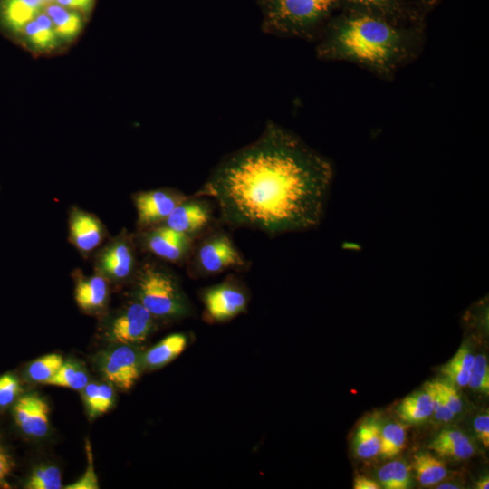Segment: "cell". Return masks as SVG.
<instances>
[{
  "label": "cell",
  "mask_w": 489,
  "mask_h": 489,
  "mask_svg": "<svg viewBox=\"0 0 489 489\" xmlns=\"http://www.w3.org/2000/svg\"><path fill=\"white\" fill-rule=\"evenodd\" d=\"M441 371L455 385L464 387L466 386L468 383L470 370L465 369L464 368L447 362L441 368Z\"/></svg>",
  "instance_id": "d590c367"
},
{
  "label": "cell",
  "mask_w": 489,
  "mask_h": 489,
  "mask_svg": "<svg viewBox=\"0 0 489 489\" xmlns=\"http://www.w3.org/2000/svg\"><path fill=\"white\" fill-rule=\"evenodd\" d=\"M20 392L21 385L14 375L6 373L0 376V408L14 404Z\"/></svg>",
  "instance_id": "4dcf8cb0"
},
{
  "label": "cell",
  "mask_w": 489,
  "mask_h": 489,
  "mask_svg": "<svg viewBox=\"0 0 489 489\" xmlns=\"http://www.w3.org/2000/svg\"><path fill=\"white\" fill-rule=\"evenodd\" d=\"M476 488L478 489H488L489 488V477L484 476L480 480H478L475 484Z\"/></svg>",
  "instance_id": "ee69618b"
},
{
  "label": "cell",
  "mask_w": 489,
  "mask_h": 489,
  "mask_svg": "<svg viewBox=\"0 0 489 489\" xmlns=\"http://www.w3.org/2000/svg\"><path fill=\"white\" fill-rule=\"evenodd\" d=\"M42 1H43V3L44 6H45L46 5H48V4H51V3L54 2V0H42Z\"/></svg>",
  "instance_id": "bcb514c9"
},
{
  "label": "cell",
  "mask_w": 489,
  "mask_h": 489,
  "mask_svg": "<svg viewBox=\"0 0 489 489\" xmlns=\"http://www.w3.org/2000/svg\"><path fill=\"white\" fill-rule=\"evenodd\" d=\"M441 457H448L455 460H464L471 457L475 453V447L470 439L465 436L461 440L438 448L434 451Z\"/></svg>",
  "instance_id": "1f68e13d"
},
{
  "label": "cell",
  "mask_w": 489,
  "mask_h": 489,
  "mask_svg": "<svg viewBox=\"0 0 489 489\" xmlns=\"http://www.w3.org/2000/svg\"><path fill=\"white\" fill-rule=\"evenodd\" d=\"M467 385L478 392L489 393V366L484 354L475 356Z\"/></svg>",
  "instance_id": "f546056e"
},
{
  "label": "cell",
  "mask_w": 489,
  "mask_h": 489,
  "mask_svg": "<svg viewBox=\"0 0 489 489\" xmlns=\"http://www.w3.org/2000/svg\"><path fill=\"white\" fill-rule=\"evenodd\" d=\"M436 488L438 489H455V488H459V486H457V484H439L438 486H436Z\"/></svg>",
  "instance_id": "f6af8a7d"
},
{
  "label": "cell",
  "mask_w": 489,
  "mask_h": 489,
  "mask_svg": "<svg viewBox=\"0 0 489 489\" xmlns=\"http://www.w3.org/2000/svg\"><path fill=\"white\" fill-rule=\"evenodd\" d=\"M50 408L36 394L20 397L13 407V416L20 430L30 436L43 437L49 430Z\"/></svg>",
  "instance_id": "9a60e30c"
},
{
  "label": "cell",
  "mask_w": 489,
  "mask_h": 489,
  "mask_svg": "<svg viewBox=\"0 0 489 489\" xmlns=\"http://www.w3.org/2000/svg\"><path fill=\"white\" fill-rule=\"evenodd\" d=\"M332 177L325 157L269 122L257 139L223 158L195 195L215 201L228 225L275 235L319 224Z\"/></svg>",
  "instance_id": "6da1fadb"
},
{
  "label": "cell",
  "mask_w": 489,
  "mask_h": 489,
  "mask_svg": "<svg viewBox=\"0 0 489 489\" xmlns=\"http://www.w3.org/2000/svg\"><path fill=\"white\" fill-rule=\"evenodd\" d=\"M43 11L50 17L61 42L68 43L74 40L84 26L83 14L55 2L46 5Z\"/></svg>",
  "instance_id": "d6986e66"
},
{
  "label": "cell",
  "mask_w": 489,
  "mask_h": 489,
  "mask_svg": "<svg viewBox=\"0 0 489 489\" xmlns=\"http://www.w3.org/2000/svg\"><path fill=\"white\" fill-rule=\"evenodd\" d=\"M412 465L417 480L423 485L436 484L447 474L444 463L429 453L416 454L413 456Z\"/></svg>",
  "instance_id": "603a6c76"
},
{
  "label": "cell",
  "mask_w": 489,
  "mask_h": 489,
  "mask_svg": "<svg viewBox=\"0 0 489 489\" xmlns=\"http://www.w3.org/2000/svg\"><path fill=\"white\" fill-rule=\"evenodd\" d=\"M142 355L133 345L115 344L100 356L99 369L103 377L122 390H129L140 376Z\"/></svg>",
  "instance_id": "30bf717a"
},
{
  "label": "cell",
  "mask_w": 489,
  "mask_h": 489,
  "mask_svg": "<svg viewBox=\"0 0 489 489\" xmlns=\"http://www.w3.org/2000/svg\"><path fill=\"white\" fill-rule=\"evenodd\" d=\"M54 2L66 8L77 11L86 17L92 11L96 0H54Z\"/></svg>",
  "instance_id": "f35d334b"
},
{
  "label": "cell",
  "mask_w": 489,
  "mask_h": 489,
  "mask_svg": "<svg viewBox=\"0 0 489 489\" xmlns=\"http://www.w3.org/2000/svg\"><path fill=\"white\" fill-rule=\"evenodd\" d=\"M157 320L133 299L104 321L106 338L114 344L138 345L144 342L156 327Z\"/></svg>",
  "instance_id": "52a82bcc"
},
{
  "label": "cell",
  "mask_w": 489,
  "mask_h": 489,
  "mask_svg": "<svg viewBox=\"0 0 489 489\" xmlns=\"http://www.w3.org/2000/svg\"><path fill=\"white\" fill-rule=\"evenodd\" d=\"M206 317L216 322L231 320L244 312L248 303L247 293L235 278L207 287L202 292Z\"/></svg>",
  "instance_id": "8fae6325"
},
{
  "label": "cell",
  "mask_w": 489,
  "mask_h": 489,
  "mask_svg": "<svg viewBox=\"0 0 489 489\" xmlns=\"http://www.w3.org/2000/svg\"><path fill=\"white\" fill-rule=\"evenodd\" d=\"M354 447L356 454L361 458H371L379 453L380 430L371 421L362 423L355 435Z\"/></svg>",
  "instance_id": "d4e9b609"
},
{
  "label": "cell",
  "mask_w": 489,
  "mask_h": 489,
  "mask_svg": "<svg viewBox=\"0 0 489 489\" xmlns=\"http://www.w3.org/2000/svg\"><path fill=\"white\" fill-rule=\"evenodd\" d=\"M341 9L368 12L406 22H425V12L413 0H340Z\"/></svg>",
  "instance_id": "2e32d148"
},
{
  "label": "cell",
  "mask_w": 489,
  "mask_h": 489,
  "mask_svg": "<svg viewBox=\"0 0 489 489\" xmlns=\"http://www.w3.org/2000/svg\"><path fill=\"white\" fill-rule=\"evenodd\" d=\"M188 196L169 187L142 190L132 195L136 225L141 231L165 222L175 207Z\"/></svg>",
  "instance_id": "9c48e42d"
},
{
  "label": "cell",
  "mask_w": 489,
  "mask_h": 489,
  "mask_svg": "<svg viewBox=\"0 0 489 489\" xmlns=\"http://www.w3.org/2000/svg\"><path fill=\"white\" fill-rule=\"evenodd\" d=\"M425 26V22L340 9L317 37L316 55L324 61L350 62L390 80L420 54Z\"/></svg>",
  "instance_id": "7a4b0ae2"
},
{
  "label": "cell",
  "mask_w": 489,
  "mask_h": 489,
  "mask_svg": "<svg viewBox=\"0 0 489 489\" xmlns=\"http://www.w3.org/2000/svg\"><path fill=\"white\" fill-rule=\"evenodd\" d=\"M353 488L354 489H379L380 486L376 481L370 478H368L362 475H358L354 479Z\"/></svg>",
  "instance_id": "b9f144b4"
},
{
  "label": "cell",
  "mask_w": 489,
  "mask_h": 489,
  "mask_svg": "<svg viewBox=\"0 0 489 489\" xmlns=\"http://www.w3.org/2000/svg\"><path fill=\"white\" fill-rule=\"evenodd\" d=\"M62 487V474L55 465H43L37 466L28 477L27 489H60Z\"/></svg>",
  "instance_id": "f1b7e54d"
},
{
  "label": "cell",
  "mask_w": 489,
  "mask_h": 489,
  "mask_svg": "<svg viewBox=\"0 0 489 489\" xmlns=\"http://www.w3.org/2000/svg\"><path fill=\"white\" fill-rule=\"evenodd\" d=\"M74 300L85 313L101 314L107 308L110 283L101 274L85 275L80 269L72 272Z\"/></svg>",
  "instance_id": "5bb4252c"
},
{
  "label": "cell",
  "mask_w": 489,
  "mask_h": 489,
  "mask_svg": "<svg viewBox=\"0 0 489 489\" xmlns=\"http://www.w3.org/2000/svg\"><path fill=\"white\" fill-rule=\"evenodd\" d=\"M189 268L194 275H216L228 269L244 268L245 260L228 234L222 230L206 232L193 244Z\"/></svg>",
  "instance_id": "8992f818"
},
{
  "label": "cell",
  "mask_w": 489,
  "mask_h": 489,
  "mask_svg": "<svg viewBox=\"0 0 489 489\" xmlns=\"http://www.w3.org/2000/svg\"><path fill=\"white\" fill-rule=\"evenodd\" d=\"M465 436V435L459 430H443L436 437H435L428 447L435 451L438 448L452 445Z\"/></svg>",
  "instance_id": "8d00e7d4"
},
{
  "label": "cell",
  "mask_w": 489,
  "mask_h": 489,
  "mask_svg": "<svg viewBox=\"0 0 489 489\" xmlns=\"http://www.w3.org/2000/svg\"><path fill=\"white\" fill-rule=\"evenodd\" d=\"M88 451V466L84 475L75 483L66 486L67 489H97L99 488L97 476L94 472L93 459L90 447Z\"/></svg>",
  "instance_id": "e575fe53"
},
{
  "label": "cell",
  "mask_w": 489,
  "mask_h": 489,
  "mask_svg": "<svg viewBox=\"0 0 489 489\" xmlns=\"http://www.w3.org/2000/svg\"><path fill=\"white\" fill-rule=\"evenodd\" d=\"M43 8L42 0H0V29L16 38Z\"/></svg>",
  "instance_id": "e0dca14e"
},
{
  "label": "cell",
  "mask_w": 489,
  "mask_h": 489,
  "mask_svg": "<svg viewBox=\"0 0 489 489\" xmlns=\"http://www.w3.org/2000/svg\"><path fill=\"white\" fill-rule=\"evenodd\" d=\"M187 338L183 333L171 334L142 355L143 367L159 369L176 359L186 348Z\"/></svg>",
  "instance_id": "ffe728a7"
},
{
  "label": "cell",
  "mask_w": 489,
  "mask_h": 489,
  "mask_svg": "<svg viewBox=\"0 0 489 489\" xmlns=\"http://www.w3.org/2000/svg\"><path fill=\"white\" fill-rule=\"evenodd\" d=\"M400 418L409 423L422 422L433 414L431 398L426 389L407 396L398 407Z\"/></svg>",
  "instance_id": "7402d4cb"
},
{
  "label": "cell",
  "mask_w": 489,
  "mask_h": 489,
  "mask_svg": "<svg viewBox=\"0 0 489 489\" xmlns=\"http://www.w3.org/2000/svg\"><path fill=\"white\" fill-rule=\"evenodd\" d=\"M89 383L85 369L75 361H63L57 373L46 383L73 390H82Z\"/></svg>",
  "instance_id": "cb8c5ba5"
},
{
  "label": "cell",
  "mask_w": 489,
  "mask_h": 489,
  "mask_svg": "<svg viewBox=\"0 0 489 489\" xmlns=\"http://www.w3.org/2000/svg\"><path fill=\"white\" fill-rule=\"evenodd\" d=\"M380 484L386 489H406L410 485L409 468L400 460L383 465L378 473Z\"/></svg>",
  "instance_id": "484cf974"
},
{
  "label": "cell",
  "mask_w": 489,
  "mask_h": 489,
  "mask_svg": "<svg viewBox=\"0 0 489 489\" xmlns=\"http://www.w3.org/2000/svg\"><path fill=\"white\" fill-rule=\"evenodd\" d=\"M405 427L399 423H388L380 431L379 454L385 458L394 457L404 447Z\"/></svg>",
  "instance_id": "83f0119b"
},
{
  "label": "cell",
  "mask_w": 489,
  "mask_h": 489,
  "mask_svg": "<svg viewBox=\"0 0 489 489\" xmlns=\"http://www.w3.org/2000/svg\"><path fill=\"white\" fill-rule=\"evenodd\" d=\"M135 235L122 229L92 254L94 273L103 276L110 284L131 283L140 260Z\"/></svg>",
  "instance_id": "5b68a950"
},
{
  "label": "cell",
  "mask_w": 489,
  "mask_h": 489,
  "mask_svg": "<svg viewBox=\"0 0 489 489\" xmlns=\"http://www.w3.org/2000/svg\"><path fill=\"white\" fill-rule=\"evenodd\" d=\"M14 468V461L12 456L0 443V486L6 485V480L11 475Z\"/></svg>",
  "instance_id": "ab89813d"
},
{
  "label": "cell",
  "mask_w": 489,
  "mask_h": 489,
  "mask_svg": "<svg viewBox=\"0 0 489 489\" xmlns=\"http://www.w3.org/2000/svg\"><path fill=\"white\" fill-rule=\"evenodd\" d=\"M139 250L164 262L181 264L187 262L194 238L178 233L161 224L135 234Z\"/></svg>",
  "instance_id": "ba28073f"
},
{
  "label": "cell",
  "mask_w": 489,
  "mask_h": 489,
  "mask_svg": "<svg viewBox=\"0 0 489 489\" xmlns=\"http://www.w3.org/2000/svg\"><path fill=\"white\" fill-rule=\"evenodd\" d=\"M474 429L478 439L485 448H489V414L488 411L477 416L474 420Z\"/></svg>",
  "instance_id": "74e56055"
},
{
  "label": "cell",
  "mask_w": 489,
  "mask_h": 489,
  "mask_svg": "<svg viewBox=\"0 0 489 489\" xmlns=\"http://www.w3.org/2000/svg\"><path fill=\"white\" fill-rule=\"evenodd\" d=\"M16 39L37 53L52 52L61 43L50 17L43 10L23 28Z\"/></svg>",
  "instance_id": "ac0fdd59"
},
{
  "label": "cell",
  "mask_w": 489,
  "mask_h": 489,
  "mask_svg": "<svg viewBox=\"0 0 489 489\" xmlns=\"http://www.w3.org/2000/svg\"><path fill=\"white\" fill-rule=\"evenodd\" d=\"M416 2L425 12L432 10L441 0H413Z\"/></svg>",
  "instance_id": "7bdbcfd3"
},
{
  "label": "cell",
  "mask_w": 489,
  "mask_h": 489,
  "mask_svg": "<svg viewBox=\"0 0 489 489\" xmlns=\"http://www.w3.org/2000/svg\"><path fill=\"white\" fill-rule=\"evenodd\" d=\"M135 300L158 320H177L190 312V305L176 274L160 261L140 260L131 281Z\"/></svg>",
  "instance_id": "277c9868"
},
{
  "label": "cell",
  "mask_w": 489,
  "mask_h": 489,
  "mask_svg": "<svg viewBox=\"0 0 489 489\" xmlns=\"http://www.w3.org/2000/svg\"><path fill=\"white\" fill-rule=\"evenodd\" d=\"M433 382L440 391L452 412L454 414H458L462 410V401L455 388L451 383L444 380H433Z\"/></svg>",
  "instance_id": "836d02e7"
},
{
  "label": "cell",
  "mask_w": 489,
  "mask_h": 489,
  "mask_svg": "<svg viewBox=\"0 0 489 489\" xmlns=\"http://www.w3.org/2000/svg\"><path fill=\"white\" fill-rule=\"evenodd\" d=\"M210 201L206 197L188 196L175 207L163 225L192 238L200 235L208 230L213 221Z\"/></svg>",
  "instance_id": "4fadbf2b"
},
{
  "label": "cell",
  "mask_w": 489,
  "mask_h": 489,
  "mask_svg": "<svg viewBox=\"0 0 489 489\" xmlns=\"http://www.w3.org/2000/svg\"><path fill=\"white\" fill-rule=\"evenodd\" d=\"M63 363L62 356L47 354L32 361L26 369L27 377L34 382L46 384Z\"/></svg>",
  "instance_id": "4316f807"
},
{
  "label": "cell",
  "mask_w": 489,
  "mask_h": 489,
  "mask_svg": "<svg viewBox=\"0 0 489 489\" xmlns=\"http://www.w3.org/2000/svg\"><path fill=\"white\" fill-rule=\"evenodd\" d=\"M424 389L429 394L432 404H433V413L435 414L436 419L442 422L450 421L454 413L447 406L446 400L442 397L440 391L436 387L433 381H427L424 385Z\"/></svg>",
  "instance_id": "d6a6232c"
},
{
  "label": "cell",
  "mask_w": 489,
  "mask_h": 489,
  "mask_svg": "<svg viewBox=\"0 0 489 489\" xmlns=\"http://www.w3.org/2000/svg\"><path fill=\"white\" fill-rule=\"evenodd\" d=\"M474 359L475 355L465 346H462L458 349L448 363L459 366L467 370H471Z\"/></svg>",
  "instance_id": "60d3db41"
},
{
  "label": "cell",
  "mask_w": 489,
  "mask_h": 489,
  "mask_svg": "<svg viewBox=\"0 0 489 489\" xmlns=\"http://www.w3.org/2000/svg\"><path fill=\"white\" fill-rule=\"evenodd\" d=\"M82 398L88 415L94 418L111 408L115 400V393L109 384L91 382L82 389Z\"/></svg>",
  "instance_id": "44dd1931"
},
{
  "label": "cell",
  "mask_w": 489,
  "mask_h": 489,
  "mask_svg": "<svg viewBox=\"0 0 489 489\" xmlns=\"http://www.w3.org/2000/svg\"><path fill=\"white\" fill-rule=\"evenodd\" d=\"M263 30L280 37L316 40L340 9V0H258Z\"/></svg>",
  "instance_id": "3957f363"
},
{
  "label": "cell",
  "mask_w": 489,
  "mask_h": 489,
  "mask_svg": "<svg viewBox=\"0 0 489 489\" xmlns=\"http://www.w3.org/2000/svg\"><path fill=\"white\" fill-rule=\"evenodd\" d=\"M109 232L93 213L72 206L68 212V241L83 258H89L106 242Z\"/></svg>",
  "instance_id": "7c38bea8"
}]
</instances>
